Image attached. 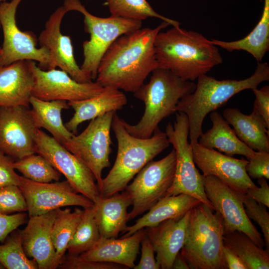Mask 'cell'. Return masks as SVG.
Listing matches in <instances>:
<instances>
[{"instance_id": "1", "label": "cell", "mask_w": 269, "mask_h": 269, "mask_svg": "<svg viewBox=\"0 0 269 269\" xmlns=\"http://www.w3.org/2000/svg\"><path fill=\"white\" fill-rule=\"evenodd\" d=\"M169 25L163 21L154 28L141 27L120 36L102 58L96 81L103 87L136 92L148 75L158 68L155 38Z\"/></svg>"}, {"instance_id": "2", "label": "cell", "mask_w": 269, "mask_h": 269, "mask_svg": "<svg viewBox=\"0 0 269 269\" xmlns=\"http://www.w3.org/2000/svg\"><path fill=\"white\" fill-rule=\"evenodd\" d=\"M158 67L193 81L223 62L217 46L196 31L173 26L159 31L154 40Z\"/></svg>"}, {"instance_id": "3", "label": "cell", "mask_w": 269, "mask_h": 269, "mask_svg": "<svg viewBox=\"0 0 269 269\" xmlns=\"http://www.w3.org/2000/svg\"><path fill=\"white\" fill-rule=\"evenodd\" d=\"M269 80V64L262 62H258L250 77L243 80H218L206 74L200 76L194 91L182 98L176 107V112L184 113L188 118L191 144L198 142L207 115L220 108L238 93L256 88Z\"/></svg>"}, {"instance_id": "4", "label": "cell", "mask_w": 269, "mask_h": 269, "mask_svg": "<svg viewBox=\"0 0 269 269\" xmlns=\"http://www.w3.org/2000/svg\"><path fill=\"white\" fill-rule=\"evenodd\" d=\"M111 128L117 140V154L113 167L102 179L99 191L101 197H108L125 190L134 176L170 144L166 133L158 127L149 138L132 135L116 112Z\"/></svg>"}, {"instance_id": "5", "label": "cell", "mask_w": 269, "mask_h": 269, "mask_svg": "<svg viewBox=\"0 0 269 269\" xmlns=\"http://www.w3.org/2000/svg\"><path fill=\"white\" fill-rule=\"evenodd\" d=\"M195 87L193 81L184 80L168 70L155 69L151 72L149 81L133 93L144 104L143 115L134 125L122 119L124 126L135 137H150L162 120L176 112L180 100L192 93Z\"/></svg>"}, {"instance_id": "6", "label": "cell", "mask_w": 269, "mask_h": 269, "mask_svg": "<svg viewBox=\"0 0 269 269\" xmlns=\"http://www.w3.org/2000/svg\"><path fill=\"white\" fill-rule=\"evenodd\" d=\"M221 215L200 203L190 211L180 252L192 269H227L223 255Z\"/></svg>"}, {"instance_id": "7", "label": "cell", "mask_w": 269, "mask_h": 269, "mask_svg": "<svg viewBox=\"0 0 269 269\" xmlns=\"http://www.w3.org/2000/svg\"><path fill=\"white\" fill-rule=\"evenodd\" d=\"M68 11L75 10L84 16L85 31L90 39L83 44L84 60L81 69L96 80L101 60L112 44L120 36L141 27L142 21L111 15L100 17L90 13L79 0H64Z\"/></svg>"}, {"instance_id": "8", "label": "cell", "mask_w": 269, "mask_h": 269, "mask_svg": "<svg viewBox=\"0 0 269 269\" xmlns=\"http://www.w3.org/2000/svg\"><path fill=\"white\" fill-rule=\"evenodd\" d=\"M176 152V166L173 182L166 196L185 194L213 209L204 190V175L197 169L192 147L188 141L189 125L185 114L178 112L174 124L168 123L165 132Z\"/></svg>"}, {"instance_id": "9", "label": "cell", "mask_w": 269, "mask_h": 269, "mask_svg": "<svg viewBox=\"0 0 269 269\" xmlns=\"http://www.w3.org/2000/svg\"><path fill=\"white\" fill-rule=\"evenodd\" d=\"M176 152L173 149L164 157L147 163L137 173L133 182L126 187L133 208L128 214V221L148 211L165 196L174 177Z\"/></svg>"}, {"instance_id": "10", "label": "cell", "mask_w": 269, "mask_h": 269, "mask_svg": "<svg viewBox=\"0 0 269 269\" xmlns=\"http://www.w3.org/2000/svg\"><path fill=\"white\" fill-rule=\"evenodd\" d=\"M115 113L109 112L92 120L81 134H74L62 144L92 171L99 191L102 172L110 166L112 143L110 132Z\"/></svg>"}, {"instance_id": "11", "label": "cell", "mask_w": 269, "mask_h": 269, "mask_svg": "<svg viewBox=\"0 0 269 269\" xmlns=\"http://www.w3.org/2000/svg\"><path fill=\"white\" fill-rule=\"evenodd\" d=\"M22 0L0 3V24L3 34L0 65H7L19 60H32L38 62V66L47 70L51 63L49 51L44 47L37 48L38 40L35 34L30 31H22L16 25V9Z\"/></svg>"}, {"instance_id": "12", "label": "cell", "mask_w": 269, "mask_h": 269, "mask_svg": "<svg viewBox=\"0 0 269 269\" xmlns=\"http://www.w3.org/2000/svg\"><path fill=\"white\" fill-rule=\"evenodd\" d=\"M35 153L47 159L63 175L74 190L94 203L100 196L94 175L88 167L52 136L37 129L34 136Z\"/></svg>"}, {"instance_id": "13", "label": "cell", "mask_w": 269, "mask_h": 269, "mask_svg": "<svg viewBox=\"0 0 269 269\" xmlns=\"http://www.w3.org/2000/svg\"><path fill=\"white\" fill-rule=\"evenodd\" d=\"M204 186L213 209L223 218L224 232H242L259 247L264 249L265 244L262 235L248 218L241 195L212 175L204 176Z\"/></svg>"}, {"instance_id": "14", "label": "cell", "mask_w": 269, "mask_h": 269, "mask_svg": "<svg viewBox=\"0 0 269 269\" xmlns=\"http://www.w3.org/2000/svg\"><path fill=\"white\" fill-rule=\"evenodd\" d=\"M29 62L34 77L32 96L39 99L68 102L81 100L97 96L105 89L96 81L79 83L60 69L42 70L35 61Z\"/></svg>"}, {"instance_id": "15", "label": "cell", "mask_w": 269, "mask_h": 269, "mask_svg": "<svg viewBox=\"0 0 269 269\" xmlns=\"http://www.w3.org/2000/svg\"><path fill=\"white\" fill-rule=\"evenodd\" d=\"M18 187L26 200L29 216L43 214L64 207L74 206L84 209L94 204L86 197L76 192L66 180L40 183L21 176Z\"/></svg>"}, {"instance_id": "16", "label": "cell", "mask_w": 269, "mask_h": 269, "mask_svg": "<svg viewBox=\"0 0 269 269\" xmlns=\"http://www.w3.org/2000/svg\"><path fill=\"white\" fill-rule=\"evenodd\" d=\"M37 129L28 107H0V151L17 160L36 153Z\"/></svg>"}, {"instance_id": "17", "label": "cell", "mask_w": 269, "mask_h": 269, "mask_svg": "<svg viewBox=\"0 0 269 269\" xmlns=\"http://www.w3.org/2000/svg\"><path fill=\"white\" fill-rule=\"evenodd\" d=\"M67 12L63 5L51 14L46 22L44 29L39 34L38 43L40 47H45L49 52L51 63L48 70L58 67L77 82L89 83L92 81L91 77L76 63L70 37L61 32L62 20Z\"/></svg>"}, {"instance_id": "18", "label": "cell", "mask_w": 269, "mask_h": 269, "mask_svg": "<svg viewBox=\"0 0 269 269\" xmlns=\"http://www.w3.org/2000/svg\"><path fill=\"white\" fill-rule=\"evenodd\" d=\"M192 147L194 163L204 176L216 177L240 195L257 187L246 171L248 160L234 158L198 142Z\"/></svg>"}, {"instance_id": "19", "label": "cell", "mask_w": 269, "mask_h": 269, "mask_svg": "<svg viewBox=\"0 0 269 269\" xmlns=\"http://www.w3.org/2000/svg\"><path fill=\"white\" fill-rule=\"evenodd\" d=\"M56 210L29 216L26 227L20 230L22 246L26 256L33 259L39 269H53L55 251L52 230Z\"/></svg>"}, {"instance_id": "20", "label": "cell", "mask_w": 269, "mask_h": 269, "mask_svg": "<svg viewBox=\"0 0 269 269\" xmlns=\"http://www.w3.org/2000/svg\"><path fill=\"white\" fill-rule=\"evenodd\" d=\"M189 213L179 220L168 219L145 229L160 269H172L174 260L184 244Z\"/></svg>"}, {"instance_id": "21", "label": "cell", "mask_w": 269, "mask_h": 269, "mask_svg": "<svg viewBox=\"0 0 269 269\" xmlns=\"http://www.w3.org/2000/svg\"><path fill=\"white\" fill-rule=\"evenodd\" d=\"M29 61L0 65V107L29 106L34 85Z\"/></svg>"}, {"instance_id": "22", "label": "cell", "mask_w": 269, "mask_h": 269, "mask_svg": "<svg viewBox=\"0 0 269 269\" xmlns=\"http://www.w3.org/2000/svg\"><path fill=\"white\" fill-rule=\"evenodd\" d=\"M145 234V229L143 228L119 239L101 237L93 248L79 257L86 260L117 264L133 269Z\"/></svg>"}, {"instance_id": "23", "label": "cell", "mask_w": 269, "mask_h": 269, "mask_svg": "<svg viewBox=\"0 0 269 269\" xmlns=\"http://www.w3.org/2000/svg\"><path fill=\"white\" fill-rule=\"evenodd\" d=\"M127 98L120 90L105 87L104 91L94 97L68 102L74 113L65 124L67 130L75 134L78 126L85 121L92 120L109 112L120 110L127 104Z\"/></svg>"}, {"instance_id": "24", "label": "cell", "mask_w": 269, "mask_h": 269, "mask_svg": "<svg viewBox=\"0 0 269 269\" xmlns=\"http://www.w3.org/2000/svg\"><path fill=\"white\" fill-rule=\"evenodd\" d=\"M132 204L126 190L108 197L99 196L94 208L101 237L117 238L120 232L123 233L129 221L128 209Z\"/></svg>"}, {"instance_id": "25", "label": "cell", "mask_w": 269, "mask_h": 269, "mask_svg": "<svg viewBox=\"0 0 269 269\" xmlns=\"http://www.w3.org/2000/svg\"><path fill=\"white\" fill-rule=\"evenodd\" d=\"M201 203L196 198L185 194L166 196L149 209L146 214L127 226L121 238L126 237L137 231L158 225L168 220H179L193 207Z\"/></svg>"}, {"instance_id": "26", "label": "cell", "mask_w": 269, "mask_h": 269, "mask_svg": "<svg viewBox=\"0 0 269 269\" xmlns=\"http://www.w3.org/2000/svg\"><path fill=\"white\" fill-rule=\"evenodd\" d=\"M223 117L233 126L238 137L248 147L269 152V129L254 109L250 115H246L237 108H226Z\"/></svg>"}, {"instance_id": "27", "label": "cell", "mask_w": 269, "mask_h": 269, "mask_svg": "<svg viewBox=\"0 0 269 269\" xmlns=\"http://www.w3.org/2000/svg\"><path fill=\"white\" fill-rule=\"evenodd\" d=\"M212 128L201 134L198 143L203 147L216 149L232 156L242 155L247 158L252 157L255 151L243 143L237 136L234 130L217 111L211 113Z\"/></svg>"}, {"instance_id": "28", "label": "cell", "mask_w": 269, "mask_h": 269, "mask_svg": "<svg viewBox=\"0 0 269 269\" xmlns=\"http://www.w3.org/2000/svg\"><path fill=\"white\" fill-rule=\"evenodd\" d=\"M29 104L32 107L31 115L37 128L46 130L61 144L74 135L66 128L61 117L63 110L69 108L66 101H44L32 96Z\"/></svg>"}, {"instance_id": "29", "label": "cell", "mask_w": 269, "mask_h": 269, "mask_svg": "<svg viewBox=\"0 0 269 269\" xmlns=\"http://www.w3.org/2000/svg\"><path fill=\"white\" fill-rule=\"evenodd\" d=\"M211 42L228 51L244 50L261 62L269 50V0H265L261 18L246 37L234 41H224L213 39Z\"/></svg>"}, {"instance_id": "30", "label": "cell", "mask_w": 269, "mask_h": 269, "mask_svg": "<svg viewBox=\"0 0 269 269\" xmlns=\"http://www.w3.org/2000/svg\"><path fill=\"white\" fill-rule=\"evenodd\" d=\"M83 210L76 207L56 209L52 230V240L55 251L53 269L58 268L67 249L68 244L81 221Z\"/></svg>"}, {"instance_id": "31", "label": "cell", "mask_w": 269, "mask_h": 269, "mask_svg": "<svg viewBox=\"0 0 269 269\" xmlns=\"http://www.w3.org/2000/svg\"><path fill=\"white\" fill-rule=\"evenodd\" d=\"M223 243L247 264L249 269H269V251L259 247L243 232H224Z\"/></svg>"}, {"instance_id": "32", "label": "cell", "mask_w": 269, "mask_h": 269, "mask_svg": "<svg viewBox=\"0 0 269 269\" xmlns=\"http://www.w3.org/2000/svg\"><path fill=\"white\" fill-rule=\"evenodd\" d=\"M100 238L94 206L84 208L81 221L68 244V254L80 255L93 248Z\"/></svg>"}, {"instance_id": "33", "label": "cell", "mask_w": 269, "mask_h": 269, "mask_svg": "<svg viewBox=\"0 0 269 269\" xmlns=\"http://www.w3.org/2000/svg\"><path fill=\"white\" fill-rule=\"evenodd\" d=\"M111 15L142 21L156 17L167 22L172 26H180V22L156 12L146 0H105Z\"/></svg>"}, {"instance_id": "34", "label": "cell", "mask_w": 269, "mask_h": 269, "mask_svg": "<svg viewBox=\"0 0 269 269\" xmlns=\"http://www.w3.org/2000/svg\"><path fill=\"white\" fill-rule=\"evenodd\" d=\"M13 167L25 178L40 183L59 180L61 174L43 156L33 153L13 162Z\"/></svg>"}, {"instance_id": "35", "label": "cell", "mask_w": 269, "mask_h": 269, "mask_svg": "<svg viewBox=\"0 0 269 269\" xmlns=\"http://www.w3.org/2000/svg\"><path fill=\"white\" fill-rule=\"evenodd\" d=\"M0 263L6 269H37L36 262L24 251L20 230L11 232L0 245Z\"/></svg>"}, {"instance_id": "36", "label": "cell", "mask_w": 269, "mask_h": 269, "mask_svg": "<svg viewBox=\"0 0 269 269\" xmlns=\"http://www.w3.org/2000/svg\"><path fill=\"white\" fill-rule=\"evenodd\" d=\"M27 211L25 197L20 188L14 185L0 187V214L9 215Z\"/></svg>"}, {"instance_id": "37", "label": "cell", "mask_w": 269, "mask_h": 269, "mask_svg": "<svg viewBox=\"0 0 269 269\" xmlns=\"http://www.w3.org/2000/svg\"><path fill=\"white\" fill-rule=\"evenodd\" d=\"M240 195L248 218L260 227L266 250L269 251V214L267 207L258 203L247 194Z\"/></svg>"}, {"instance_id": "38", "label": "cell", "mask_w": 269, "mask_h": 269, "mask_svg": "<svg viewBox=\"0 0 269 269\" xmlns=\"http://www.w3.org/2000/svg\"><path fill=\"white\" fill-rule=\"evenodd\" d=\"M58 268L63 269H128L121 265L86 260L79 256L68 254L65 255Z\"/></svg>"}, {"instance_id": "39", "label": "cell", "mask_w": 269, "mask_h": 269, "mask_svg": "<svg viewBox=\"0 0 269 269\" xmlns=\"http://www.w3.org/2000/svg\"><path fill=\"white\" fill-rule=\"evenodd\" d=\"M247 160L246 170L251 178L269 179V152L258 150Z\"/></svg>"}, {"instance_id": "40", "label": "cell", "mask_w": 269, "mask_h": 269, "mask_svg": "<svg viewBox=\"0 0 269 269\" xmlns=\"http://www.w3.org/2000/svg\"><path fill=\"white\" fill-rule=\"evenodd\" d=\"M25 213L14 214H0V242L3 243L7 236L13 231L27 221Z\"/></svg>"}, {"instance_id": "41", "label": "cell", "mask_w": 269, "mask_h": 269, "mask_svg": "<svg viewBox=\"0 0 269 269\" xmlns=\"http://www.w3.org/2000/svg\"><path fill=\"white\" fill-rule=\"evenodd\" d=\"M13 163L8 156L0 151V187L10 185L19 186L21 176L15 171Z\"/></svg>"}, {"instance_id": "42", "label": "cell", "mask_w": 269, "mask_h": 269, "mask_svg": "<svg viewBox=\"0 0 269 269\" xmlns=\"http://www.w3.org/2000/svg\"><path fill=\"white\" fill-rule=\"evenodd\" d=\"M141 257L134 269H160L154 257V250L147 237L145 235L140 242Z\"/></svg>"}, {"instance_id": "43", "label": "cell", "mask_w": 269, "mask_h": 269, "mask_svg": "<svg viewBox=\"0 0 269 269\" xmlns=\"http://www.w3.org/2000/svg\"><path fill=\"white\" fill-rule=\"evenodd\" d=\"M255 96L254 108L263 118L269 129V86L252 89Z\"/></svg>"}, {"instance_id": "44", "label": "cell", "mask_w": 269, "mask_h": 269, "mask_svg": "<svg viewBox=\"0 0 269 269\" xmlns=\"http://www.w3.org/2000/svg\"><path fill=\"white\" fill-rule=\"evenodd\" d=\"M260 187L249 188L246 194L258 203L269 207V186L265 178L258 179Z\"/></svg>"}, {"instance_id": "45", "label": "cell", "mask_w": 269, "mask_h": 269, "mask_svg": "<svg viewBox=\"0 0 269 269\" xmlns=\"http://www.w3.org/2000/svg\"><path fill=\"white\" fill-rule=\"evenodd\" d=\"M223 255L228 269H249L247 264L238 256L224 245Z\"/></svg>"}, {"instance_id": "46", "label": "cell", "mask_w": 269, "mask_h": 269, "mask_svg": "<svg viewBox=\"0 0 269 269\" xmlns=\"http://www.w3.org/2000/svg\"><path fill=\"white\" fill-rule=\"evenodd\" d=\"M173 269H189V264L184 257L179 252L176 256L172 265Z\"/></svg>"}, {"instance_id": "47", "label": "cell", "mask_w": 269, "mask_h": 269, "mask_svg": "<svg viewBox=\"0 0 269 269\" xmlns=\"http://www.w3.org/2000/svg\"><path fill=\"white\" fill-rule=\"evenodd\" d=\"M0 269H5V268L0 263Z\"/></svg>"}, {"instance_id": "48", "label": "cell", "mask_w": 269, "mask_h": 269, "mask_svg": "<svg viewBox=\"0 0 269 269\" xmlns=\"http://www.w3.org/2000/svg\"><path fill=\"white\" fill-rule=\"evenodd\" d=\"M1 53H2V49H1V47H0V56H1Z\"/></svg>"}, {"instance_id": "49", "label": "cell", "mask_w": 269, "mask_h": 269, "mask_svg": "<svg viewBox=\"0 0 269 269\" xmlns=\"http://www.w3.org/2000/svg\"><path fill=\"white\" fill-rule=\"evenodd\" d=\"M6 0H0V3L2 1H6ZM0 27H1L0 26Z\"/></svg>"}]
</instances>
